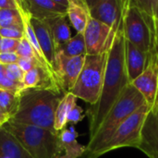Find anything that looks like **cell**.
<instances>
[{"mask_svg": "<svg viewBox=\"0 0 158 158\" xmlns=\"http://www.w3.org/2000/svg\"><path fill=\"white\" fill-rule=\"evenodd\" d=\"M0 127H1V126H0Z\"/></svg>", "mask_w": 158, "mask_h": 158, "instance_id": "40", "label": "cell"}, {"mask_svg": "<svg viewBox=\"0 0 158 158\" xmlns=\"http://www.w3.org/2000/svg\"><path fill=\"white\" fill-rule=\"evenodd\" d=\"M76 105L77 97L74 96L71 93H67L62 96L55 114L54 127L56 131L60 132L66 128L68 124V115Z\"/></svg>", "mask_w": 158, "mask_h": 158, "instance_id": "20", "label": "cell"}, {"mask_svg": "<svg viewBox=\"0 0 158 158\" xmlns=\"http://www.w3.org/2000/svg\"><path fill=\"white\" fill-rule=\"evenodd\" d=\"M0 38H1V37H0Z\"/></svg>", "mask_w": 158, "mask_h": 158, "instance_id": "39", "label": "cell"}, {"mask_svg": "<svg viewBox=\"0 0 158 158\" xmlns=\"http://www.w3.org/2000/svg\"><path fill=\"white\" fill-rule=\"evenodd\" d=\"M2 127L19 140L32 158H60L62 156L59 132L10 121Z\"/></svg>", "mask_w": 158, "mask_h": 158, "instance_id": "4", "label": "cell"}, {"mask_svg": "<svg viewBox=\"0 0 158 158\" xmlns=\"http://www.w3.org/2000/svg\"><path fill=\"white\" fill-rule=\"evenodd\" d=\"M152 15L154 19H158V0H152Z\"/></svg>", "mask_w": 158, "mask_h": 158, "instance_id": "33", "label": "cell"}, {"mask_svg": "<svg viewBox=\"0 0 158 158\" xmlns=\"http://www.w3.org/2000/svg\"><path fill=\"white\" fill-rule=\"evenodd\" d=\"M122 29L125 39L146 53L156 50L154 18L142 10L134 0H127Z\"/></svg>", "mask_w": 158, "mask_h": 158, "instance_id": "5", "label": "cell"}, {"mask_svg": "<svg viewBox=\"0 0 158 158\" xmlns=\"http://www.w3.org/2000/svg\"><path fill=\"white\" fill-rule=\"evenodd\" d=\"M116 34L117 31L112 28L91 19L83 32L87 55L107 54L112 47Z\"/></svg>", "mask_w": 158, "mask_h": 158, "instance_id": "8", "label": "cell"}, {"mask_svg": "<svg viewBox=\"0 0 158 158\" xmlns=\"http://www.w3.org/2000/svg\"><path fill=\"white\" fill-rule=\"evenodd\" d=\"M156 113H158V112H156Z\"/></svg>", "mask_w": 158, "mask_h": 158, "instance_id": "38", "label": "cell"}, {"mask_svg": "<svg viewBox=\"0 0 158 158\" xmlns=\"http://www.w3.org/2000/svg\"><path fill=\"white\" fill-rule=\"evenodd\" d=\"M3 69L6 73V75L12 80L13 81L17 83H23L24 79V72L20 69L19 65L17 63L15 64H9V65H2Z\"/></svg>", "mask_w": 158, "mask_h": 158, "instance_id": "25", "label": "cell"}, {"mask_svg": "<svg viewBox=\"0 0 158 158\" xmlns=\"http://www.w3.org/2000/svg\"><path fill=\"white\" fill-rule=\"evenodd\" d=\"M18 0H0V9H18Z\"/></svg>", "mask_w": 158, "mask_h": 158, "instance_id": "32", "label": "cell"}, {"mask_svg": "<svg viewBox=\"0 0 158 158\" xmlns=\"http://www.w3.org/2000/svg\"><path fill=\"white\" fill-rule=\"evenodd\" d=\"M62 95L49 90L26 89L19 95V106L10 122L55 131V114Z\"/></svg>", "mask_w": 158, "mask_h": 158, "instance_id": "2", "label": "cell"}, {"mask_svg": "<svg viewBox=\"0 0 158 158\" xmlns=\"http://www.w3.org/2000/svg\"><path fill=\"white\" fill-rule=\"evenodd\" d=\"M107 54L97 56L87 55L81 74L69 92L77 98L85 101L91 106H94L101 95Z\"/></svg>", "mask_w": 158, "mask_h": 158, "instance_id": "6", "label": "cell"}, {"mask_svg": "<svg viewBox=\"0 0 158 158\" xmlns=\"http://www.w3.org/2000/svg\"><path fill=\"white\" fill-rule=\"evenodd\" d=\"M155 36H156V49H158V19H154Z\"/></svg>", "mask_w": 158, "mask_h": 158, "instance_id": "35", "label": "cell"}, {"mask_svg": "<svg viewBox=\"0 0 158 158\" xmlns=\"http://www.w3.org/2000/svg\"><path fill=\"white\" fill-rule=\"evenodd\" d=\"M56 53L62 54L69 57L86 56L87 52L83 33H76V35L71 37L70 40L58 47Z\"/></svg>", "mask_w": 158, "mask_h": 158, "instance_id": "21", "label": "cell"}, {"mask_svg": "<svg viewBox=\"0 0 158 158\" xmlns=\"http://www.w3.org/2000/svg\"><path fill=\"white\" fill-rule=\"evenodd\" d=\"M24 36V30L15 27L9 28H0V37L14 39V40H20Z\"/></svg>", "mask_w": 158, "mask_h": 158, "instance_id": "27", "label": "cell"}, {"mask_svg": "<svg viewBox=\"0 0 158 158\" xmlns=\"http://www.w3.org/2000/svg\"><path fill=\"white\" fill-rule=\"evenodd\" d=\"M67 17L77 33H83L92 19L89 6L84 0H69Z\"/></svg>", "mask_w": 158, "mask_h": 158, "instance_id": "15", "label": "cell"}, {"mask_svg": "<svg viewBox=\"0 0 158 158\" xmlns=\"http://www.w3.org/2000/svg\"><path fill=\"white\" fill-rule=\"evenodd\" d=\"M150 111L149 106L144 105L131 114L115 131L106 143L90 158H99L106 153L124 147L138 149L142 143L143 127Z\"/></svg>", "mask_w": 158, "mask_h": 158, "instance_id": "7", "label": "cell"}, {"mask_svg": "<svg viewBox=\"0 0 158 158\" xmlns=\"http://www.w3.org/2000/svg\"><path fill=\"white\" fill-rule=\"evenodd\" d=\"M86 56L69 57L56 53L53 69L64 94L69 93L75 85L83 68Z\"/></svg>", "mask_w": 158, "mask_h": 158, "instance_id": "10", "label": "cell"}, {"mask_svg": "<svg viewBox=\"0 0 158 158\" xmlns=\"http://www.w3.org/2000/svg\"><path fill=\"white\" fill-rule=\"evenodd\" d=\"M50 28L52 37L57 50L62 44L67 43L71 38L70 27L66 19V17H56L45 20Z\"/></svg>", "mask_w": 158, "mask_h": 158, "instance_id": "19", "label": "cell"}, {"mask_svg": "<svg viewBox=\"0 0 158 158\" xmlns=\"http://www.w3.org/2000/svg\"><path fill=\"white\" fill-rule=\"evenodd\" d=\"M8 121H9V118L3 112V110L0 107V126L2 127L3 125H5Z\"/></svg>", "mask_w": 158, "mask_h": 158, "instance_id": "34", "label": "cell"}, {"mask_svg": "<svg viewBox=\"0 0 158 158\" xmlns=\"http://www.w3.org/2000/svg\"><path fill=\"white\" fill-rule=\"evenodd\" d=\"M127 0H90L86 1L91 18L118 31L122 27Z\"/></svg>", "mask_w": 158, "mask_h": 158, "instance_id": "9", "label": "cell"}, {"mask_svg": "<svg viewBox=\"0 0 158 158\" xmlns=\"http://www.w3.org/2000/svg\"><path fill=\"white\" fill-rule=\"evenodd\" d=\"M19 40L8 39V38H0V53H9L16 52Z\"/></svg>", "mask_w": 158, "mask_h": 158, "instance_id": "28", "label": "cell"}, {"mask_svg": "<svg viewBox=\"0 0 158 158\" xmlns=\"http://www.w3.org/2000/svg\"><path fill=\"white\" fill-rule=\"evenodd\" d=\"M31 23L45 59L53 68L56 56V49L50 28L45 20H40L34 18H31Z\"/></svg>", "mask_w": 158, "mask_h": 158, "instance_id": "14", "label": "cell"}, {"mask_svg": "<svg viewBox=\"0 0 158 158\" xmlns=\"http://www.w3.org/2000/svg\"><path fill=\"white\" fill-rule=\"evenodd\" d=\"M19 100V95L0 89V107L3 112L9 118V120L17 111Z\"/></svg>", "mask_w": 158, "mask_h": 158, "instance_id": "23", "label": "cell"}, {"mask_svg": "<svg viewBox=\"0 0 158 158\" xmlns=\"http://www.w3.org/2000/svg\"><path fill=\"white\" fill-rule=\"evenodd\" d=\"M151 53H146L125 39V65L130 83L146 69Z\"/></svg>", "mask_w": 158, "mask_h": 158, "instance_id": "13", "label": "cell"}, {"mask_svg": "<svg viewBox=\"0 0 158 158\" xmlns=\"http://www.w3.org/2000/svg\"><path fill=\"white\" fill-rule=\"evenodd\" d=\"M143 154H145L148 158H158L157 152H152V151H145L143 152Z\"/></svg>", "mask_w": 158, "mask_h": 158, "instance_id": "36", "label": "cell"}, {"mask_svg": "<svg viewBox=\"0 0 158 158\" xmlns=\"http://www.w3.org/2000/svg\"><path fill=\"white\" fill-rule=\"evenodd\" d=\"M16 53L19 56V57L36 58L35 54L33 52V49H32L31 44L29 43V41L27 40V38L25 37V35L23 36L22 39L19 40V43L18 48L16 50Z\"/></svg>", "mask_w": 158, "mask_h": 158, "instance_id": "26", "label": "cell"}, {"mask_svg": "<svg viewBox=\"0 0 158 158\" xmlns=\"http://www.w3.org/2000/svg\"><path fill=\"white\" fill-rule=\"evenodd\" d=\"M0 158H32L19 140L0 127Z\"/></svg>", "mask_w": 158, "mask_h": 158, "instance_id": "17", "label": "cell"}, {"mask_svg": "<svg viewBox=\"0 0 158 158\" xmlns=\"http://www.w3.org/2000/svg\"><path fill=\"white\" fill-rule=\"evenodd\" d=\"M147 105L143 96L131 83L126 87L118 100L108 111L94 135L86 145V158L92 157L110 139L115 131L131 114Z\"/></svg>", "mask_w": 158, "mask_h": 158, "instance_id": "3", "label": "cell"}, {"mask_svg": "<svg viewBox=\"0 0 158 158\" xmlns=\"http://www.w3.org/2000/svg\"><path fill=\"white\" fill-rule=\"evenodd\" d=\"M19 60V56L16 52L9 53H0V65H9L15 64Z\"/></svg>", "mask_w": 158, "mask_h": 158, "instance_id": "31", "label": "cell"}, {"mask_svg": "<svg viewBox=\"0 0 158 158\" xmlns=\"http://www.w3.org/2000/svg\"><path fill=\"white\" fill-rule=\"evenodd\" d=\"M25 3L31 18L40 20L67 17L69 0H28Z\"/></svg>", "mask_w": 158, "mask_h": 158, "instance_id": "12", "label": "cell"}, {"mask_svg": "<svg viewBox=\"0 0 158 158\" xmlns=\"http://www.w3.org/2000/svg\"><path fill=\"white\" fill-rule=\"evenodd\" d=\"M0 89L10 92L16 95H20L23 91H25V87L23 83H17L10 80L5 73L2 65H0Z\"/></svg>", "mask_w": 158, "mask_h": 158, "instance_id": "24", "label": "cell"}, {"mask_svg": "<svg viewBox=\"0 0 158 158\" xmlns=\"http://www.w3.org/2000/svg\"><path fill=\"white\" fill-rule=\"evenodd\" d=\"M143 96L151 111L154 110L158 94V55L151 53L149 63L144 71L131 83Z\"/></svg>", "mask_w": 158, "mask_h": 158, "instance_id": "11", "label": "cell"}, {"mask_svg": "<svg viewBox=\"0 0 158 158\" xmlns=\"http://www.w3.org/2000/svg\"><path fill=\"white\" fill-rule=\"evenodd\" d=\"M17 64L19 65V67L20 68V69L26 73L29 70H31V69H33L36 66H40L42 67L39 62L37 61L36 58H26V57H19V60L17 62ZM43 68V67H42ZM44 69V68H43Z\"/></svg>", "mask_w": 158, "mask_h": 158, "instance_id": "30", "label": "cell"}, {"mask_svg": "<svg viewBox=\"0 0 158 158\" xmlns=\"http://www.w3.org/2000/svg\"><path fill=\"white\" fill-rule=\"evenodd\" d=\"M15 27L23 29V21L18 9H0V28Z\"/></svg>", "mask_w": 158, "mask_h": 158, "instance_id": "22", "label": "cell"}, {"mask_svg": "<svg viewBox=\"0 0 158 158\" xmlns=\"http://www.w3.org/2000/svg\"><path fill=\"white\" fill-rule=\"evenodd\" d=\"M85 117V114H84V111L83 109L76 105L69 113L68 115V123H72V124H77L79 123L80 121H81Z\"/></svg>", "mask_w": 158, "mask_h": 158, "instance_id": "29", "label": "cell"}, {"mask_svg": "<svg viewBox=\"0 0 158 158\" xmlns=\"http://www.w3.org/2000/svg\"><path fill=\"white\" fill-rule=\"evenodd\" d=\"M78 132L71 126L69 129H64L59 132V140L62 148L60 158H79L86 153V146L81 144L77 138Z\"/></svg>", "mask_w": 158, "mask_h": 158, "instance_id": "16", "label": "cell"}, {"mask_svg": "<svg viewBox=\"0 0 158 158\" xmlns=\"http://www.w3.org/2000/svg\"><path fill=\"white\" fill-rule=\"evenodd\" d=\"M130 84L125 65V36L122 27L117 31L112 47L107 54L105 78L100 98L87 111L90 121V138L96 132L111 107Z\"/></svg>", "mask_w": 158, "mask_h": 158, "instance_id": "1", "label": "cell"}, {"mask_svg": "<svg viewBox=\"0 0 158 158\" xmlns=\"http://www.w3.org/2000/svg\"><path fill=\"white\" fill-rule=\"evenodd\" d=\"M143 153L152 151L158 153V113L150 111L142 131V143L138 148Z\"/></svg>", "mask_w": 158, "mask_h": 158, "instance_id": "18", "label": "cell"}, {"mask_svg": "<svg viewBox=\"0 0 158 158\" xmlns=\"http://www.w3.org/2000/svg\"><path fill=\"white\" fill-rule=\"evenodd\" d=\"M156 53L158 55V49H156ZM152 112H158V94H157V98H156V106L154 108V110H152Z\"/></svg>", "mask_w": 158, "mask_h": 158, "instance_id": "37", "label": "cell"}]
</instances>
